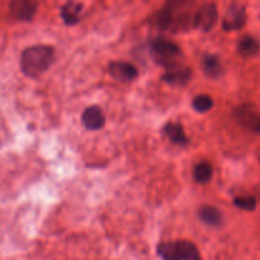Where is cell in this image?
<instances>
[{
	"instance_id": "1",
	"label": "cell",
	"mask_w": 260,
	"mask_h": 260,
	"mask_svg": "<svg viewBox=\"0 0 260 260\" xmlns=\"http://www.w3.org/2000/svg\"><path fill=\"white\" fill-rule=\"evenodd\" d=\"M55 61V48L48 45H33L24 48L20 55V70L29 78H38L50 69Z\"/></svg>"
},
{
	"instance_id": "2",
	"label": "cell",
	"mask_w": 260,
	"mask_h": 260,
	"mask_svg": "<svg viewBox=\"0 0 260 260\" xmlns=\"http://www.w3.org/2000/svg\"><path fill=\"white\" fill-rule=\"evenodd\" d=\"M151 55L157 65L165 68V70L184 65V55L177 43L165 38H156L151 42Z\"/></svg>"
},
{
	"instance_id": "3",
	"label": "cell",
	"mask_w": 260,
	"mask_h": 260,
	"mask_svg": "<svg viewBox=\"0 0 260 260\" xmlns=\"http://www.w3.org/2000/svg\"><path fill=\"white\" fill-rule=\"evenodd\" d=\"M157 254L162 260H202L197 246L188 240L160 243Z\"/></svg>"
},
{
	"instance_id": "4",
	"label": "cell",
	"mask_w": 260,
	"mask_h": 260,
	"mask_svg": "<svg viewBox=\"0 0 260 260\" xmlns=\"http://www.w3.org/2000/svg\"><path fill=\"white\" fill-rule=\"evenodd\" d=\"M217 19V4H215V3H207V4H203L196 12L194 17H193V27L202 30V32H210L216 25Z\"/></svg>"
},
{
	"instance_id": "5",
	"label": "cell",
	"mask_w": 260,
	"mask_h": 260,
	"mask_svg": "<svg viewBox=\"0 0 260 260\" xmlns=\"http://www.w3.org/2000/svg\"><path fill=\"white\" fill-rule=\"evenodd\" d=\"M246 24L245 7L238 3H233L226 9V14L222 19V28L226 32L240 30Z\"/></svg>"
},
{
	"instance_id": "6",
	"label": "cell",
	"mask_w": 260,
	"mask_h": 260,
	"mask_svg": "<svg viewBox=\"0 0 260 260\" xmlns=\"http://www.w3.org/2000/svg\"><path fill=\"white\" fill-rule=\"evenodd\" d=\"M236 121L245 128L260 134V112L250 104H243L234 111Z\"/></svg>"
},
{
	"instance_id": "7",
	"label": "cell",
	"mask_w": 260,
	"mask_h": 260,
	"mask_svg": "<svg viewBox=\"0 0 260 260\" xmlns=\"http://www.w3.org/2000/svg\"><path fill=\"white\" fill-rule=\"evenodd\" d=\"M38 4L30 0H13L9 3V14L19 22H30L37 12Z\"/></svg>"
},
{
	"instance_id": "8",
	"label": "cell",
	"mask_w": 260,
	"mask_h": 260,
	"mask_svg": "<svg viewBox=\"0 0 260 260\" xmlns=\"http://www.w3.org/2000/svg\"><path fill=\"white\" fill-rule=\"evenodd\" d=\"M108 73L114 80L121 83H131L139 75L136 66L126 61H112L108 65Z\"/></svg>"
},
{
	"instance_id": "9",
	"label": "cell",
	"mask_w": 260,
	"mask_h": 260,
	"mask_svg": "<svg viewBox=\"0 0 260 260\" xmlns=\"http://www.w3.org/2000/svg\"><path fill=\"white\" fill-rule=\"evenodd\" d=\"M81 122L89 131H99L106 124V117L101 107L90 106L84 109L81 114Z\"/></svg>"
},
{
	"instance_id": "10",
	"label": "cell",
	"mask_w": 260,
	"mask_h": 260,
	"mask_svg": "<svg viewBox=\"0 0 260 260\" xmlns=\"http://www.w3.org/2000/svg\"><path fill=\"white\" fill-rule=\"evenodd\" d=\"M161 80L170 85L184 86L192 80V70L185 65L178 66V68L165 71V74H162L161 76Z\"/></svg>"
},
{
	"instance_id": "11",
	"label": "cell",
	"mask_w": 260,
	"mask_h": 260,
	"mask_svg": "<svg viewBox=\"0 0 260 260\" xmlns=\"http://www.w3.org/2000/svg\"><path fill=\"white\" fill-rule=\"evenodd\" d=\"M83 3L68 2L60 8V15L66 25H75L80 22V14L83 12Z\"/></svg>"
},
{
	"instance_id": "12",
	"label": "cell",
	"mask_w": 260,
	"mask_h": 260,
	"mask_svg": "<svg viewBox=\"0 0 260 260\" xmlns=\"http://www.w3.org/2000/svg\"><path fill=\"white\" fill-rule=\"evenodd\" d=\"M162 135L169 140L172 144L178 145V146H187L188 139L185 135L184 128L180 123H175V122H168L164 127H162Z\"/></svg>"
},
{
	"instance_id": "13",
	"label": "cell",
	"mask_w": 260,
	"mask_h": 260,
	"mask_svg": "<svg viewBox=\"0 0 260 260\" xmlns=\"http://www.w3.org/2000/svg\"><path fill=\"white\" fill-rule=\"evenodd\" d=\"M198 216L200 220L210 228H221L223 223L222 212L213 206H202L198 211Z\"/></svg>"
},
{
	"instance_id": "14",
	"label": "cell",
	"mask_w": 260,
	"mask_h": 260,
	"mask_svg": "<svg viewBox=\"0 0 260 260\" xmlns=\"http://www.w3.org/2000/svg\"><path fill=\"white\" fill-rule=\"evenodd\" d=\"M202 69L206 75L211 79H217L223 74V68L220 57L215 53H206L203 56Z\"/></svg>"
},
{
	"instance_id": "15",
	"label": "cell",
	"mask_w": 260,
	"mask_h": 260,
	"mask_svg": "<svg viewBox=\"0 0 260 260\" xmlns=\"http://www.w3.org/2000/svg\"><path fill=\"white\" fill-rule=\"evenodd\" d=\"M238 50L244 57H251V56L256 55L260 51V42L253 36L246 35L239 41Z\"/></svg>"
},
{
	"instance_id": "16",
	"label": "cell",
	"mask_w": 260,
	"mask_h": 260,
	"mask_svg": "<svg viewBox=\"0 0 260 260\" xmlns=\"http://www.w3.org/2000/svg\"><path fill=\"white\" fill-rule=\"evenodd\" d=\"M193 175H194L196 182L201 183V184H205V183L210 182L211 178H212L213 169L211 167V164H208L207 161H201L200 164H197L194 167Z\"/></svg>"
},
{
	"instance_id": "17",
	"label": "cell",
	"mask_w": 260,
	"mask_h": 260,
	"mask_svg": "<svg viewBox=\"0 0 260 260\" xmlns=\"http://www.w3.org/2000/svg\"><path fill=\"white\" fill-rule=\"evenodd\" d=\"M192 107L200 113H206L213 107V99L208 94H200L192 101Z\"/></svg>"
},
{
	"instance_id": "18",
	"label": "cell",
	"mask_w": 260,
	"mask_h": 260,
	"mask_svg": "<svg viewBox=\"0 0 260 260\" xmlns=\"http://www.w3.org/2000/svg\"><path fill=\"white\" fill-rule=\"evenodd\" d=\"M234 206L244 211H254L256 208V198L254 196H244V197L234 198Z\"/></svg>"
}]
</instances>
